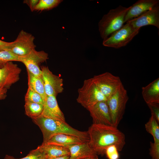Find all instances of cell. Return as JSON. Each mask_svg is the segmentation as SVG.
<instances>
[{"label":"cell","instance_id":"20","mask_svg":"<svg viewBox=\"0 0 159 159\" xmlns=\"http://www.w3.org/2000/svg\"><path fill=\"white\" fill-rule=\"evenodd\" d=\"M27 71L28 88L39 94L43 99L44 102L47 96L45 92L42 77L34 75L27 70Z\"/></svg>","mask_w":159,"mask_h":159},{"label":"cell","instance_id":"9","mask_svg":"<svg viewBox=\"0 0 159 159\" xmlns=\"http://www.w3.org/2000/svg\"><path fill=\"white\" fill-rule=\"evenodd\" d=\"M41 69L42 77L46 95L54 96L56 97L58 94L63 91L62 79L54 74L47 67L43 66Z\"/></svg>","mask_w":159,"mask_h":159},{"label":"cell","instance_id":"3","mask_svg":"<svg viewBox=\"0 0 159 159\" xmlns=\"http://www.w3.org/2000/svg\"><path fill=\"white\" fill-rule=\"evenodd\" d=\"M130 7L119 5L103 16L98 23L99 30L103 39L108 37L124 25L125 15Z\"/></svg>","mask_w":159,"mask_h":159},{"label":"cell","instance_id":"12","mask_svg":"<svg viewBox=\"0 0 159 159\" xmlns=\"http://www.w3.org/2000/svg\"><path fill=\"white\" fill-rule=\"evenodd\" d=\"M106 101L98 102L87 109L92 118L93 124L112 126L111 116Z\"/></svg>","mask_w":159,"mask_h":159},{"label":"cell","instance_id":"7","mask_svg":"<svg viewBox=\"0 0 159 159\" xmlns=\"http://www.w3.org/2000/svg\"><path fill=\"white\" fill-rule=\"evenodd\" d=\"M92 78L100 91L107 100L115 93L122 84L119 77L108 72L95 75Z\"/></svg>","mask_w":159,"mask_h":159},{"label":"cell","instance_id":"28","mask_svg":"<svg viewBox=\"0 0 159 159\" xmlns=\"http://www.w3.org/2000/svg\"><path fill=\"white\" fill-rule=\"evenodd\" d=\"M149 154L152 159H159V142H150Z\"/></svg>","mask_w":159,"mask_h":159},{"label":"cell","instance_id":"11","mask_svg":"<svg viewBox=\"0 0 159 159\" xmlns=\"http://www.w3.org/2000/svg\"><path fill=\"white\" fill-rule=\"evenodd\" d=\"M21 70L12 61L8 62L0 68V88L9 89L19 79Z\"/></svg>","mask_w":159,"mask_h":159},{"label":"cell","instance_id":"26","mask_svg":"<svg viewBox=\"0 0 159 159\" xmlns=\"http://www.w3.org/2000/svg\"><path fill=\"white\" fill-rule=\"evenodd\" d=\"M25 101L42 104L44 100L41 96L38 93L28 88L25 96Z\"/></svg>","mask_w":159,"mask_h":159},{"label":"cell","instance_id":"6","mask_svg":"<svg viewBox=\"0 0 159 159\" xmlns=\"http://www.w3.org/2000/svg\"><path fill=\"white\" fill-rule=\"evenodd\" d=\"M140 30L127 22L120 29L103 39L102 44L104 46L115 49L125 46L139 33Z\"/></svg>","mask_w":159,"mask_h":159},{"label":"cell","instance_id":"18","mask_svg":"<svg viewBox=\"0 0 159 159\" xmlns=\"http://www.w3.org/2000/svg\"><path fill=\"white\" fill-rule=\"evenodd\" d=\"M143 98L147 104L159 103V78L142 88Z\"/></svg>","mask_w":159,"mask_h":159},{"label":"cell","instance_id":"15","mask_svg":"<svg viewBox=\"0 0 159 159\" xmlns=\"http://www.w3.org/2000/svg\"><path fill=\"white\" fill-rule=\"evenodd\" d=\"M43 117L64 122L65 117L58 104L56 97L47 96L44 100L43 109L41 115Z\"/></svg>","mask_w":159,"mask_h":159},{"label":"cell","instance_id":"2","mask_svg":"<svg viewBox=\"0 0 159 159\" xmlns=\"http://www.w3.org/2000/svg\"><path fill=\"white\" fill-rule=\"evenodd\" d=\"M32 119L42 132L43 143H46L53 136L59 134L71 135L89 140L87 131L78 130L66 122L46 117L41 115Z\"/></svg>","mask_w":159,"mask_h":159},{"label":"cell","instance_id":"4","mask_svg":"<svg viewBox=\"0 0 159 159\" xmlns=\"http://www.w3.org/2000/svg\"><path fill=\"white\" fill-rule=\"evenodd\" d=\"M128 99L127 91L122 84L116 92L107 100L112 126L117 127L123 118Z\"/></svg>","mask_w":159,"mask_h":159},{"label":"cell","instance_id":"29","mask_svg":"<svg viewBox=\"0 0 159 159\" xmlns=\"http://www.w3.org/2000/svg\"><path fill=\"white\" fill-rule=\"evenodd\" d=\"M150 109L151 115L159 123V103H153L147 104Z\"/></svg>","mask_w":159,"mask_h":159},{"label":"cell","instance_id":"10","mask_svg":"<svg viewBox=\"0 0 159 159\" xmlns=\"http://www.w3.org/2000/svg\"><path fill=\"white\" fill-rule=\"evenodd\" d=\"M48 59V54L44 51H38L34 49L26 56L19 57V62L24 64L27 70L34 75L42 77V71L39 65Z\"/></svg>","mask_w":159,"mask_h":159},{"label":"cell","instance_id":"27","mask_svg":"<svg viewBox=\"0 0 159 159\" xmlns=\"http://www.w3.org/2000/svg\"><path fill=\"white\" fill-rule=\"evenodd\" d=\"M116 146L112 145L107 147L105 150V154L108 159H119V155Z\"/></svg>","mask_w":159,"mask_h":159},{"label":"cell","instance_id":"33","mask_svg":"<svg viewBox=\"0 0 159 159\" xmlns=\"http://www.w3.org/2000/svg\"><path fill=\"white\" fill-rule=\"evenodd\" d=\"M69 155H67L55 158H47V159H69Z\"/></svg>","mask_w":159,"mask_h":159},{"label":"cell","instance_id":"14","mask_svg":"<svg viewBox=\"0 0 159 159\" xmlns=\"http://www.w3.org/2000/svg\"><path fill=\"white\" fill-rule=\"evenodd\" d=\"M158 0H139L132 6L127 11L125 17L126 22L138 17L155 6L158 5Z\"/></svg>","mask_w":159,"mask_h":159},{"label":"cell","instance_id":"32","mask_svg":"<svg viewBox=\"0 0 159 159\" xmlns=\"http://www.w3.org/2000/svg\"><path fill=\"white\" fill-rule=\"evenodd\" d=\"M7 89L5 88H0V100H4L7 96Z\"/></svg>","mask_w":159,"mask_h":159},{"label":"cell","instance_id":"22","mask_svg":"<svg viewBox=\"0 0 159 159\" xmlns=\"http://www.w3.org/2000/svg\"><path fill=\"white\" fill-rule=\"evenodd\" d=\"M145 127L146 131L152 136L154 142H159V123L152 115L145 124Z\"/></svg>","mask_w":159,"mask_h":159},{"label":"cell","instance_id":"24","mask_svg":"<svg viewBox=\"0 0 159 159\" xmlns=\"http://www.w3.org/2000/svg\"><path fill=\"white\" fill-rule=\"evenodd\" d=\"M13 61L19 62V57L9 49L0 51V68L8 62Z\"/></svg>","mask_w":159,"mask_h":159},{"label":"cell","instance_id":"17","mask_svg":"<svg viewBox=\"0 0 159 159\" xmlns=\"http://www.w3.org/2000/svg\"><path fill=\"white\" fill-rule=\"evenodd\" d=\"M70 155L69 159H83L97 156L88 142L74 144L68 146Z\"/></svg>","mask_w":159,"mask_h":159},{"label":"cell","instance_id":"1","mask_svg":"<svg viewBox=\"0 0 159 159\" xmlns=\"http://www.w3.org/2000/svg\"><path fill=\"white\" fill-rule=\"evenodd\" d=\"M87 131L88 143L97 155L105 154L106 148L112 145H115L118 151H121L125 144V134L111 125L93 124Z\"/></svg>","mask_w":159,"mask_h":159},{"label":"cell","instance_id":"5","mask_svg":"<svg viewBox=\"0 0 159 159\" xmlns=\"http://www.w3.org/2000/svg\"><path fill=\"white\" fill-rule=\"evenodd\" d=\"M78 92L77 102L87 110L98 102L107 100L100 91L92 78L85 80Z\"/></svg>","mask_w":159,"mask_h":159},{"label":"cell","instance_id":"13","mask_svg":"<svg viewBox=\"0 0 159 159\" xmlns=\"http://www.w3.org/2000/svg\"><path fill=\"white\" fill-rule=\"evenodd\" d=\"M127 22L137 29H140L141 27L147 25L154 26L159 29V5L155 6L138 17Z\"/></svg>","mask_w":159,"mask_h":159},{"label":"cell","instance_id":"21","mask_svg":"<svg viewBox=\"0 0 159 159\" xmlns=\"http://www.w3.org/2000/svg\"><path fill=\"white\" fill-rule=\"evenodd\" d=\"M43 107L44 105L42 104L25 101L24 108L25 114L32 119L41 115Z\"/></svg>","mask_w":159,"mask_h":159},{"label":"cell","instance_id":"34","mask_svg":"<svg viewBox=\"0 0 159 159\" xmlns=\"http://www.w3.org/2000/svg\"><path fill=\"white\" fill-rule=\"evenodd\" d=\"M83 159H98L97 156L94 157H87Z\"/></svg>","mask_w":159,"mask_h":159},{"label":"cell","instance_id":"31","mask_svg":"<svg viewBox=\"0 0 159 159\" xmlns=\"http://www.w3.org/2000/svg\"><path fill=\"white\" fill-rule=\"evenodd\" d=\"M39 1V0H25L24 3L27 4L29 7L31 11H34L35 8Z\"/></svg>","mask_w":159,"mask_h":159},{"label":"cell","instance_id":"25","mask_svg":"<svg viewBox=\"0 0 159 159\" xmlns=\"http://www.w3.org/2000/svg\"><path fill=\"white\" fill-rule=\"evenodd\" d=\"M47 158L45 154L38 147L36 149L31 150L24 157L16 158L12 156L6 155L4 159H47Z\"/></svg>","mask_w":159,"mask_h":159},{"label":"cell","instance_id":"19","mask_svg":"<svg viewBox=\"0 0 159 159\" xmlns=\"http://www.w3.org/2000/svg\"><path fill=\"white\" fill-rule=\"evenodd\" d=\"M38 148L45 155L47 158H53L69 155L67 147L47 143H42Z\"/></svg>","mask_w":159,"mask_h":159},{"label":"cell","instance_id":"8","mask_svg":"<svg viewBox=\"0 0 159 159\" xmlns=\"http://www.w3.org/2000/svg\"><path fill=\"white\" fill-rule=\"evenodd\" d=\"M34 39L32 34L22 30L16 40L13 41L12 47L9 50L19 57L26 56L35 49Z\"/></svg>","mask_w":159,"mask_h":159},{"label":"cell","instance_id":"23","mask_svg":"<svg viewBox=\"0 0 159 159\" xmlns=\"http://www.w3.org/2000/svg\"><path fill=\"white\" fill-rule=\"evenodd\" d=\"M62 1L61 0H39L34 11L50 9L57 6Z\"/></svg>","mask_w":159,"mask_h":159},{"label":"cell","instance_id":"30","mask_svg":"<svg viewBox=\"0 0 159 159\" xmlns=\"http://www.w3.org/2000/svg\"><path fill=\"white\" fill-rule=\"evenodd\" d=\"M13 42H7L0 39V51L9 49L12 47Z\"/></svg>","mask_w":159,"mask_h":159},{"label":"cell","instance_id":"16","mask_svg":"<svg viewBox=\"0 0 159 159\" xmlns=\"http://www.w3.org/2000/svg\"><path fill=\"white\" fill-rule=\"evenodd\" d=\"M89 141L88 139L74 135L59 134L52 136L45 143L53 144L67 147L68 146L74 144L88 143Z\"/></svg>","mask_w":159,"mask_h":159}]
</instances>
